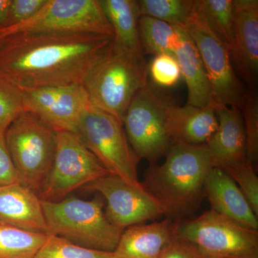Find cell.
<instances>
[{"mask_svg": "<svg viewBox=\"0 0 258 258\" xmlns=\"http://www.w3.org/2000/svg\"><path fill=\"white\" fill-rule=\"evenodd\" d=\"M103 197L91 200L69 198L42 201L48 235L57 236L86 248L113 252L123 232L107 218Z\"/></svg>", "mask_w": 258, "mask_h": 258, "instance_id": "obj_3", "label": "cell"}, {"mask_svg": "<svg viewBox=\"0 0 258 258\" xmlns=\"http://www.w3.org/2000/svg\"><path fill=\"white\" fill-rule=\"evenodd\" d=\"M141 16L184 28L195 10L196 0H139Z\"/></svg>", "mask_w": 258, "mask_h": 258, "instance_id": "obj_25", "label": "cell"}, {"mask_svg": "<svg viewBox=\"0 0 258 258\" xmlns=\"http://www.w3.org/2000/svg\"><path fill=\"white\" fill-rule=\"evenodd\" d=\"M176 235L210 258H258V230L212 210L193 220L178 222Z\"/></svg>", "mask_w": 258, "mask_h": 258, "instance_id": "obj_7", "label": "cell"}, {"mask_svg": "<svg viewBox=\"0 0 258 258\" xmlns=\"http://www.w3.org/2000/svg\"><path fill=\"white\" fill-rule=\"evenodd\" d=\"M218 120L216 105L178 106L169 103L166 125L173 144H205L216 130Z\"/></svg>", "mask_w": 258, "mask_h": 258, "instance_id": "obj_17", "label": "cell"}, {"mask_svg": "<svg viewBox=\"0 0 258 258\" xmlns=\"http://www.w3.org/2000/svg\"><path fill=\"white\" fill-rule=\"evenodd\" d=\"M148 74L153 83L161 88L173 87L182 79L179 63L171 54L154 56L148 66Z\"/></svg>", "mask_w": 258, "mask_h": 258, "instance_id": "obj_29", "label": "cell"}, {"mask_svg": "<svg viewBox=\"0 0 258 258\" xmlns=\"http://www.w3.org/2000/svg\"><path fill=\"white\" fill-rule=\"evenodd\" d=\"M138 28L144 55L155 56L164 53L174 55L181 39L182 27L170 25L150 17L141 16Z\"/></svg>", "mask_w": 258, "mask_h": 258, "instance_id": "obj_22", "label": "cell"}, {"mask_svg": "<svg viewBox=\"0 0 258 258\" xmlns=\"http://www.w3.org/2000/svg\"><path fill=\"white\" fill-rule=\"evenodd\" d=\"M0 222L47 234L42 200L36 192L20 182L0 186Z\"/></svg>", "mask_w": 258, "mask_h": 258, "instance_id": "obj_18", "label": "cell"}, {"mask_svg": "<svg viewBox=\"0 0 258 258\" xmlns=\"http://www.w3.org/2000/svg\"><path fill=\"white\" fill-rule=\"evenodd\" d=\"M5 37L18 33L91 34L113 38L99 0H47L27 21L3 30Z\"/></svg>", "mask_w": 258, "mask_h": 258, "instance_id": "obj_8", "label": "cell"}, {"mask_svg": "<svg viewBox=\"0 0 258 258\" xmlns=\"http://www.w3.org/2000/svg\"><path fill=\"white\" fill-rule=\"evenodd\" d=\"M161 165L152 164L142 186L157 202L164 216L181 221L204 198V184L214 167L206 144H173Z\"/></svg>", "mask_w": 258, "mask_h": 258, "instance_id": "obj_2", "label": "cell"}, {"mask_svg": "<svg viewBox=\"0 0 258 258\" xmlns=\"http://www.w3.org/2000/svg\"><path fill=\"white\" fill-rule=\"evenodd\" d=\"M48 235L0 222V258H35Z\"/></svg>", "mask_w": 258, "mask_h": 258, "instance_id": "obj_24", "label": "cell"}, {"mask_svg": "<svg viewBox=\"0 0 258 258\" xmlns=\"http://www.w3.org/2000/svg\"><path fill=\"white\" fill-rule=\"evenodd\" d=\"M5 129L0 128V186L19 182L18 174L5 140Z\"/></svg>", "mask_w": 258, "mask_h": 258, "instance_id": "obj_33", "label": "cell"}, {"mask_svg": "<svg viewBox=\"0 0 258 258\" xmlns=\"http://www.w3.org/2000/svg\"><path fill=\"white\" fill-rule=\"evenodd\" d=\"M240 111L245 130L247 161L254 166L258 159V97L255 91H246Z\"/></svg>", "mask_w": 258, "mask_h": 258, "instance_id": "obj_27", "label": "cell"}, {"mask_svg": "<svg viewBox=\"0 0 258 258\" xmlns=\"http://www.w3.org/2000/svg\"><path fill=\"white\" fill-rule=\"evenodd\" d=\"M83 189L102 195L106 202L107 218L123 230L164 215L159 204L143 186H132L114 174L99 178Z\"/></svg>", "mask_w": 258, "mask_h": 258, "instance_id": "obj_13", "label": "cell"}, {"mask_svg": "<svg viewBox=\"0 0 258 258\" xmlns=\"http://www.w3.org/2000/svg\"><path fill=\"white\" fill-rule=\"evenodd\" d=\"M56 135L53 165L38 193L42 201H60L75 190L111 174L77 134L59 132Z\"/></svg>", "mask_w": 258, "mask_h": 258, "instance_id": "obj_10", "label": "cell"}, {"mask_svg": "<svg viewBox=\"0 0 258 258\" xmlns=\"http://www.w3.org/2000/svg\"><path fill=\"white\" fill-rule=\"evenodd\" d=\"M76 134L111 174L132 186H142L137 174L139 159L120 120L91 106L80 121Z\"/></svg>", "mask_w": 258, "mask_h": 258, "instance_id": "obj_6", "label": "cell"}, {"mask_svg": "<svg viewBox=\"0 0 258 258\" xmlns=\"http://www.w3.org/2000/svg\"><path fill=\"white\" fill-rule=\"evenodd\" d=\"M21 89L26 111L56 132L76 134L83 115L91 106L83 84Z\"/></svg>", "mask_w": 258, "mask_h": 258, "instance_id": "obj_12", "label": "cell"}, {"mask_svg": "<svg viewBox=\"0 0 258 258\" xmlns=\"http://www.w3.org/2000/svg\"><path fill=\"white\" fill-rule=\"evenodd\" d=\"M196 10L212 33L230 50L235 34L234 0H196Z\"/></svg>", "mask_w": 258, "mask_h": 258, "instance_id": "obj_23", "label": "cell"}, {"mask_svg": "<svg viewBox=\"0 0 258 258\" xmlns=\"http://www.w3.org/2000/svg\"><path fill=\"white\" fill-rule=\"evenodd\" d=\"M5 38L4 36H3V33L1 32V30H0V45H1L2 42H3V39Z\"/></svg>", "mask_w": 258, "mask_h": 258, "instance_id": "obj_35", "label": "cell"}, {"mask_svg": "<svg viewBox=\"0 0 258 258\" xmlns=\"http://www.w3.org/2000/svg\"><path fill=\"white\" fill-rule=\"evenodd\" d=\"M160 258H210L192 243L175 235L161 252Z\"/></svg>", "mask_w": 258, "mask_h": 258, "instance_id": "obj_32", "label": "cell"}, {"mask_svg": "<svg viewBox=\"0 0 258 258\" xmlns=\"http://www.w3.org/2000/svg\"><path fill=\"white\" fill-rule=\"evenodd\" d=\"M204 197L212 210L244 227L258 230L257 217L235 181L225 170L212 167L204 184Z\"/></svg>", "mask_w": 258, "mask_h": 258, "instance_id": "obj_16", "label": "cell"}, {"mask_svg": "<svg viewBox=\"0 0 258 258\" xmlns=\"http://www.w3.org/2000/svg\"><path fill=\"white\" fill-rule=\"evenodd\" d=\"M169 102L147 85L135 95L123 125L132 150L139 160L152 164L165 157L173 144L166 129Z\"/></svg>", "mask_w": 258, "mask_h": 258, "instance_id": "obj_9", "label": "cell"}, {"mask_svg": "<svg viewBox=\"0 0 258 258\" xmlns=\"http://www.w3.org/2000/svg\"><path fill=\"white\" fill-rule=\"evenodd\" d=\"M113 32V45L118 48L142 54L138 21V3L134 0H99Z\"/></svg>", "mask_w": 258, "mask_h": 258, "instance_id": "obj_21", "label": "cell"}, {"mask_svg": "<svg viewBox=\"0 0 258 258\" xmlns=\"http://www.w3.org/2000/svg\"><path fill=\"white\" fill-rule=\"evenodd\" d=\"M112 43L91 34H13L0 45V76L20 88L83 84Z\"/></svg>", "mask_w": 258, "mask_h": 258, "instance_id": "obj_1", "label": "cell"}, {"mask_svg": "<svg viewBox=\"0 0 258 258\" xmlns=\"http://www.w3.org/2000/svg\"><path fill=\"white\" fill-rule=\"evenodd\" d=\"M234 3L235 34L231 59L240 77L252 84L258 73V1L234 0Z\"/></svg>", "mask_w": 258, "mask_h": 258, "instance_id": "obj_14", "label": "cell"}, {"mask_svg": "<svg viewBox=\"0 0 258 258\" xmlns=\"http://www.w3.org/2000/svg\"><path fill=\"white\" fill-rule=\"evenodd\" d=\"M235 181L252 211L258 216V177L254 166L245 161L223 169Z\"/></svg>", "mask_w": 258, "mask_h": 258, "instance_id": "obj_30", "label": "cell"}, {"mask_svg": "<svg viewBox=\"0 0 258 258\" xmlns=\"http://www.w3.org/2000/svg\"><path fill=\"white\" fill-rule=\"evenodd\" d=\"M47 0H11L7 28L27 21L36 15Z\"/></svg>", "mask_w": 258, "mask_h": 258, "instance_id": "obj_31", "label": "cell"}, {"mask_svg": "<svg viewBox=\"0 0 258 258\" xmlns=\"http://www.w3.org/2000/svg\"><path fill=\"white\" fill-rule=\"evenodd\" d=\"M148 64L144 55L112 43L108 55L83 83L91 106L109 113L123 123L135 95L147 86Z\"/></svg>", "mask_w": 258, "mask_h": 258, "instance_id": "obj_4", "label": "cell"}, {"mask_svg": "<svg viewBox=\"0 0 258 258\" xmlns=\"http://www.w3.org/2000/svg\"><path fill=\"white\" fill-rule=\"evenodd\" d=\"M218 124L206 144L214 167L225 169L247 161L246 135L240 108L216 106Z\"/></svg>", "mask_w": 258, "mask_h": 258, "instance_id": "obj_15", "label": "cell"}, {"mask_svg": "<svg viewBox=\"0 0 258 258\" xmlns=\"http://www.w3.org/2000/svg\"><path fill=\"white\" fill-rule=\"evenodd\" d=\"M35 258H113V252L86 248L62 237L48 235Z\"/></svg>", "mask_w": 258, "mask_h": 258, "instance_id": "obj_26", "label": "cell"}, {"mask_svg": "<svg viewBox=\"0 0 258 258\" xmlns=\"http://www.w3.org/2000/svg\"><path fill=\"white\" fill-rule=\"evenodd\" d=\"M177 222H161L125 228L113 251V258H160L163 249L176 235Z\"/></svg>", "mask_w": 258, "mask_h": 258, "instance_id": "obj_19", "label": "cell"}, {"mask_svg": "<svg viewBox=\"0 0 258 258\" xmlns=\"http://www.w3.org/2000/svg\"><path fill=\"white\" fill-rule=\"evenodd\" d=\"M187 87L186 104L207 107L215 104L208 75L198 48L186 29L181 28V39L174 52Z\"/></svg>", "mask_w": 258, "mask_h": 258, "instance_id": "obj_20", "label": "cell"}, {"mask_svg": "<svg viewBox=\"0 0 258 258\" xmlns=\"http://www.w3.org/2000/svg\"><path fill=\"white\" fill-rule=\"evenodd\" d=\"M24 111L23 90L0 76V128L6 130Z\"/></svg>", "mask_w": 258, "mask_h": 258, "instance_id": "obj_28", "label": "cell"}, {"mask_svg": "<svg viewBox=\"0 0 258 258\" xmlns=\"http://www.w3.org/2000/svg\"><path fill=\"white\" fill-rule=\"evenodd\" d=\"M195 42L203 61L216 106L240 108L246 91L236 74L228 46L208 28L196 10L184 27Z\"/></svg>", "mask_w": 258, "mask_h": 258, "instance_id": "obj_11", "label": "cell"}, {"mask_svg": "<svg viewBox=\"0 0 258 258\" xmlns=\"http://www.w3.org/2000/svg\"><path fill=\"white\" fill-rule=\"evenodd\" d=\"M5 140L19 182L38 195L53 165L56 132L24 111L6 129Z\"/></svg>", "mask_w": 258, "mask_h": 258, "instance_id": "obj_5", "label": "cell"}, {"mask_svg": "<svg viewBox=\"0 0 258 258\" xmlns=\"http://www.w3.org/2000/svg\"><path fill=\"white\" fill-rule=\"evenodd\" d=\"M10 3L11 0H0V30L8 26Z\"/></svg>", "mask_w": 258, "mask_h": 258, "instance_id": "obj_34", "label": "cell"}]
</instances>
